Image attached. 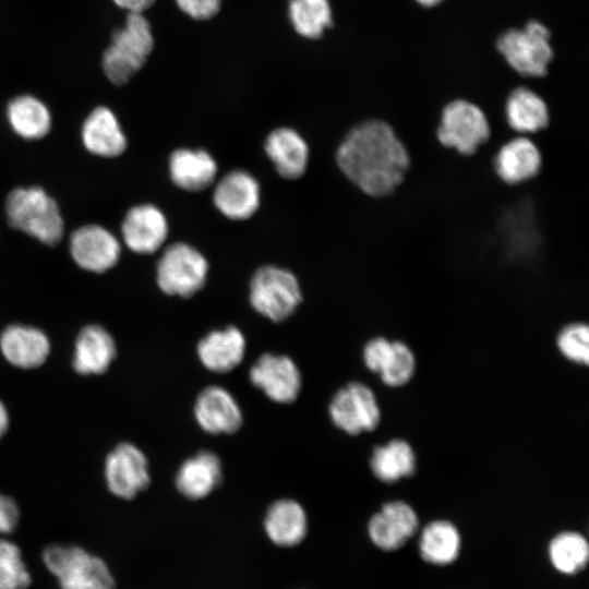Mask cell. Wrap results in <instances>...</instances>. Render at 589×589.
Instances as JSON below:
<instances>
[{"instance_id":"obj_3","label":"cell","mask_w":589,"mask_h":589,"mask_svg":"<svg viewBox=\"0 0 589 589\" xmlns=\"http://www.w3.org/2000/svg\"><path fill=\"white\" fill-rule=\"evenodd\" d=\"M47 570L60 589H115L108 564L99 556L72 544H51L41 553Z\"/></svg>"},{"instance_id":"obj_38","label":"cell","mask_w":589,"mask_h":589,"mask_svg":"<svg viewBox=\"0 0 589 589\" xmlns=\"http://www.w3.org/2000/svg\"><path fill=\"white\" fill-rule=\"evenodd\" d=\"M118 7L127 10L128 13H143L155 0H112Z\"/></svg>"},{"instance_id":"obj_16","label":"cell","mask_w":589,"mask_h":589,"mask_svg":"<svg viewBox=\"0 0 589 589\" xmlns=\"http://www.w3.org/2000/svg\"><path fill=\"white\" fill-rule=\"evenodd\" d=\"M504 119L515 135L532 136L545 130L551 110L545 99L534 91L520 86L513 89L504 100Z\"/></svg>"},{"instance_id":"obj_30","label":"cell","mask_w":589,"mask_h":589,"mask_svg":"<svg viewBox=\"0 0 589 589\" xmlns=\"http://www.w3.org/2000/svg\"><path fill=\"white\" fill-rule=\"evenodd\" d=\"M548 558L551 566L561 575H578L587 567L589 561L588 540L578 531H561L548 544Z\"/></svg>"},{"instance_id":"obj_39","label":"cell","mask_w":589,"mask_h":589,"mask_svg":"<svg viewBox=\"0 0 589 589\" xmlns=\"http://www.w3.org/2000/svg\"><path fill=\"white\" fill-rule=\"evenodd\" d=\"M9 426V413L3 405V402L0 400V438L4 435L5 431Z\"/></svg>"},{"instance_id":"obj_20","label":"cell","mask_w":589,"mask_h":589,"mask_svg":"<svg viewBox=\"0 0 589 589\" xmlns=\"http://www.w3.org/2000/svg\"><path fill=\"white\" fill-rule=\"evenodd\" d=\"M263 527L272 543L280 548H293L308 534V515L299 502L279 498L268 506Z\"/></svg>"},{"instance_id":"obj_28","label":"cell","mask_w":589,"mask_h":589,"mask_svg":"<svg viewBox=\"0 0 589 589\" xmlns=\"http://www.w3.org/2000/svg\"><path fill=\"white\" fill-rule=\"evenodd\" d=\"M169 170L173 183L179 188L201 191L213 182L217 165L205 151L177 149L170 156Z\"/></svg>"},{"instance_id":"obj_19","label":"cell","mask_w":589,"mask_h":589,"mask_svg":"<svg viewBox=\"0 0 589 589\" xmlns=\"http://www.w3.org/2000/svg\"><path fill=\"white\" fill-rule=\"evenodd\" d=\"M214 203L230 219H247L260 204V187L248 172L235 170L227 173L216 185Z\"/></svg>"},{"instance_id":"obj_5","label":"cell","mask_w":589,"mask_h":589,"mask_svg":"<svg viewBox=\"0 0 589 589\" xmlns=\"http://www.w3.org/2000/svg\"><path fill=\"white\" fill-rule=\"evenodd\" d=\"M435 135L443 147L471 156L490 141L491 125L480 106L455 98L442 108Z\"/></svg>"},{"instance_id":"obj_35","label":"cell","mask_w":589,"mask_h":589,"mask_svg":"<svg viewBox=\"0 0 589 589\" xmlns=\"http://www.w3.org/2000/svg\"><path fill=\"white\" fill-rule=\"evenodd\" d=\"M392 345L393 340L384 336H375L369 339L362 350L364 365L378 375L390 356Z\"/></svg>"},{"instance_id":"obj_11","label":"cell","mask_w":589,"mask_h":589,"mask_svg":"<svg viewBox=\"0 0 589 589\" xmlns=\"http://www.w3.org/2000/svg\"><path fill=\"white\" fill-rule=\"evenodd\" d=\"M105 479L113 495L123 500L134 498L151 483L145 454L131 443L117 445L106 458Z\"/></svg>"},{"instance_id":"obj_6","label":"cell","mask_w":589,"mask_h":589,"mask_svg":"<svg viewBox=\"0 0 589 589\" xmlns=\"http://www.w3.org/2000/svg\"><path fill=\"white\" fill-rule=\"evenodd\" d=\"M302 300L297 278L288 271L263 266L252 277L250 302L261 315L274 322L289 317Z\"/></svg>"},{"instance_id":"obj_24","label":"cell","mask_w":589,"mask_h":589,"mask_svg":"<svg viewBox=\"0 0 589 589\" xmlns=\"http://www.w3.org/2000/svg\"><path fill=\"white\" fill-rule=\"evenodd\" d=\"M461 534L447 519L429 521L420 531L418 552L420 558L433 566H448L456 562L461 551Z\"/></svg>"},{"instance_id":"obj_29","label":"cell","mask_w":589,"mask_h":589,"mask_svg":"<svg viewBox=\"0 0 589 589\" xmlns=\"http://www.w3.org/2000/svg\"><path fill=\"white\" fill-rule=\"evenodd\" d=\"M7 118L12 130L26 140L44 137L51 127L49 109L33 95L12 99L7 108Z\"/></svg>"},{"instance_id":"obj_4","label":"cell","mask_w":589,"mask_h":589,"mask_svg":"<svg viewBox=\"0 0 589 589\" xmlns=\"http://www.w3.org/2000/svg\"><path fill=\"white\" fill-rule=\"evenodd\" d=\"M10 225L38 241L53 245L62 238L63 220L57 203L38 187L19 188L7 197Z\"/></svg>"},{"instance_id":"obj_27","label":"cell","mask_w":589,"mask_h":589,"mask_svg":"<svg viewBox=\"0 0 589 589\" xmlns=\"http://www.w3.org/2000/svg\"><path fill=\"white\" fill-rule=\"evenodd\" d=\"M369 465L378 481L390 484L414 474L417 457L406 440L393 438L373 448Z\"/></svg>"},{"instance_id":"obj_7","label":"cell","mask_w":589,"mask_h":589,"mask_svg":"<svg viewBox=\"0 0 589 589\" xmlns=\"http://www.w3.org/2000/svg\"><path fill=\"white\" fill-rule=\"evenodd\" d=\"M550 33L539 22H529L521 29H509L497 40V49L507 63L524 76H543L553 51Z\"/></svg>"},{"instance_id":"obj_10","label":"cell","mask_w":589,"mask_h":589,"mask_svg":"<svg viewBox=\"0 0 589 589\" xmlns=\"http://www.w3.org/2000/svg\"><path fill=\"white\" fill-rule=\"evenodd\" d=\"M249 378L265 396L278 404H292L302 387L298 365L285 354H261L250 368Z\"/></svg>"},{"instance_id":"obj_1","label":"cell","mask_w":589,"mask_h":589,"mask_svg":"<svg viewBox=\"0 0 589 589\" xmlns=\"http://www.w3.org/2000/svg\"><path fill=\"white\" fill-rule=\"evenodd\" d=\"M341 173L368 196L392 194L410 165L409 153L394 129L384 120L365 119L342 137L336 152Z\"/></svg>"},{"instance_id":"obj_13","label":"cell","mask_w":589,"mask_h":589,"mask_svg":"<svg viewBox=\"0 0 589 589\" xmlns=\"http://www.w3.org/2000/svg\"><path fill=\"white\" fill-rule=\"evenodd\" d=\"M542 154L531 136L514 135L496 149L492 166L506 185H519L533 180L542 168Z\"/></svg>"},{"instance_id":"obj_23","label":"cell","mask_w":589,"mask_h":589,"mask_svg":"<svg viewBox=\"0 0 589 589\" xmlns=\"http://www.w3.org/2000/svg\"><path fill=\"white\" fill-rule=\"evenodd\" d=\"M116 354L117 348L112 336L99 325H88L76 337L73 369L83 375L103 374Z\"/></svg>"},{"instance_id":"obj_26","label":"cell","mask_w":589,"mask_h":589,"mask_svg":"<svg viewBox=\"0 0 589 589\" xmlns=\"http://www.w3.org/2000/svg\"><path fill=\"white\" fill-rule=\"evenodd\" d=\"M265 151L281 177L297 179L304 173L309 149L304 140L294 130L288 128L274 130L266 139Z\"/></svg>"},{"instance_id":"obj_12","label":"cell","mask_w":589,"mask_h":589,"mask_svg":"<svg viewBox=\"0 0 589 589\" xmlns=\"http://www.w3.org/2000/svg\"><path fill=\"white\" fill-rule=\"evenodd\" d=\"M419 517L405 501L384 503L366 525L370 541L380 550L393 552L401 549L419 531Z\"/></svg>"},{"instance_id":"obj_36","label":"cell","mask_w":589,"mask_h":589,"mask_svg":"<svg viewBox=\"0 0 589 589\" xmlns=\"http://www.w3.org/2000/svg\"><path fill=\"white\" fill-rule=\"evenodd\" d=\"M178 7L189 16L196 20H206L214 16L220 7L221 0H176Z\"/></svg>"},{"instance_id":"obj_8","label":"cell","mask_w":589,"mask_h":589,"mask_svg":"<svg viewBox=\"0 0 589 589\" xmlns=\"http://www.w3.org/2000/svg\"><path fill=\"white\" fill-rule=\"evenodd\" d=\"M207 269L199 251L185 243H173L158 261L157 283L167 294L189 298L204 286Z\"/></svg>"},{"instance_id":"obj_32","label":"cell","mask_w":589,"mask_h":589,"mask_svg":"<svg viewBox=\"0 0 589 589\" xmlns=\"http://www.w3.org/2000/svg\"><path fill=\"white\" fill-rule=\"evenodd\" d=\"M32 575L22 551L13 541L0 537V589H27Z\"/></svg>"},{"instance_id":"obj_17","label":"cell","mask_w":589,"mask_h":589,"mask_svg":"<svg viewBox=\"0 0 589 589\" xmlns=\"http://www.w3.org/2000/svg\"><path fill=\"white\" fill-rule=\"evenodd\" d=\"M124 243L134 252L149 254L157 251L167 238L168 225L164 214L154 205L132 207L122 227Z\"/></svg>"},{"instance_id":"obj_25","label":"cell","mask_w":589,"mask_h":589,"mask_svg":"<svg viewBox=\"0 0 589 589\" xmlns=\"http://www.w3.org/2000/svg\"><path fill=\"white\" fill-rule=\"evenodd\" d=\"M87 151L101 157H116L127 147V139L115 113L107 107L95 108L82 127Z\"/></svg>"},{"instance_id":"obj_37","label":"cell","mask_w":589,"mask_h":589,"mask_svg":"<svg viewBox=\"0 0 589 589\" xmlns=\"http://www.w3.org/2000/svg\"><path fill=\"white\" fill-rule=\"evenodd\" d=\"M20 520L17 504L10 496L0 494V537L11 533Z\"/></svg>"},{"instance_id":"obj_31","label":"cell","mask_w":589,"mask_h":589,"mask_svg":"<svg viewBox=\"0 0 589 589\" xmlns=\"http://www.w3.org/2000/svg\"><path fill=\"white\" fill-rule=\"evenodd\" d=\"M289 12L296 31L308 38L321 36L332 20L327 0H291Z\"/></svg>"},{"instance_id":"obj_40","label":"cell","mask_w":589,"mask_h":589,"mask_svg":"<svg viewBox=\"0 0 589 589\" xmlns=\"http://www.w3.org/2000/svg\"><path fill=\"white\" fill-rule=\"evenodd\" d=\"M420 4L425 7H432L440 3L443 0H417Z\"/></svg>"},{"instance_id":"obj_33","label":"cell","mask_w":589,"mask_h":589,"mask_svg":"<svg viewBox=\"0 0 589 589\" xmlns=\"http://www.w3.org/2000/svg\"><path fill=\"white\" fill-rule=\"evenodd\" d=\"M555 344L564 358L588 365L589 327L586 322L573 321L564 324L556 335Z\"/></svg>"},{"instance_id":"obj_22","label":"cell","mask_w":589,"mask_h":589,"mask_svg":"<svg viewBox=\"0 0 589 589\" xmlns=\"http://www.w3.org/2000/svg\"><path fill=\"white\" fill-rule=\"evenodd\" d=\"M223 480V465L217 454L201 450L179 467L175 483L178 492L189 500L208 496Z\"/></svg>"},{"instance_id":"obj_34","label":"cell","mask_w":589,"mask_h":589,"mask_svg":"<svg viewBox=\"0 0 589 589\" xmlns=\"http://www.w3.org/2000/svg\"><path fill=\"white\" fill-rule=\"evenodd\" d=\"M416 372V357L411 348L401 340H393L390 356L378 374L381 381L389 387L408 384Z\"/></svg>"},{"instance_id":"obj_15","label":"cell","mask_w":589,"mask_h":589,"mask_svg":"<svg viewBox=\"0 0 589 589\" xmlns=\"http://www.w3.org/2000/svg\"><path fill=\"white\" fill-rule=\"evenodd\" d=\"M120 243L101 226L87 225L76 229L70 238V253L82 268L104 273L119 260Z\"/></svg>"},{"instance_id":"obj_18","label":"cell","mask_w":589,"mask_h":589,"mask_svg":"<svg viewBox=\"0 0 589 589\" xmlns=\"http://www.w3.org/2000/svg\"><path fill=\"white\" fill-rule=\"evenodd\" d=\"M4 359L21 369L40 366L48 358L50 342L46 334L33 326L10 325L0 335Z\"/></svg>"},{"instance_id":"obj_2","label":"cell","mask_w":589,"mask_h":589,"mask_svg":"<svg viewBox=\"0 0 589 589\" xmlns=\"http://www.w3.org/2000/svg\"><path fill=\"white\" fill-rule=\"evenodd\" d=\"M154 47L151 25L143 13H128L123 26L113 32L101 58L106 77L115 85L128 83L146 62Z\"/></svg>"},{"instance_id":"obj_9","label":"cell","mask_w":589,"mask_h":589,"mask_svg":"<svg viewBox=\"0 0 589 589\" xmlns=\"http://www.w3.org/2000/svg\"><path fill=\"white\" fill-rule=\"evenodd\" d=\"M328 413L334 425L349 435L374 431L382 418L374 392L356 381L347 383L334 394Z\"/></svg>"},{"instance_id":"obj_14","label":"cell","mask_w":589,"mask_h":589,"mask_svg":"<svg viewBox=\"0 0 589 589\" xmlns=\"http://www.w3.org/2000/svg\"><path fill=\"white\" fill-rule=\"evenodd\" d=\"M193 413L199 426L212 435L233 434L243 422L238 401L229 390L219 385H209L200 392Z\"/></svg>"},{"instance_id":"obj_21","label":"cell","mask_w":589,"mask_h":589,"mask_svg":"<svg viewBox=\"0 0 589 589\" xmlns=\"http://www.w3.org/2000/svg\"><path fill=\"white\" fill-rule=\"evenodd\" d=\"M245 348L247 341L242 332L235 326H228L203 337L196 346V353L205 369L215 373H228L242 362Z\"/></svg>"}]
</instances>
